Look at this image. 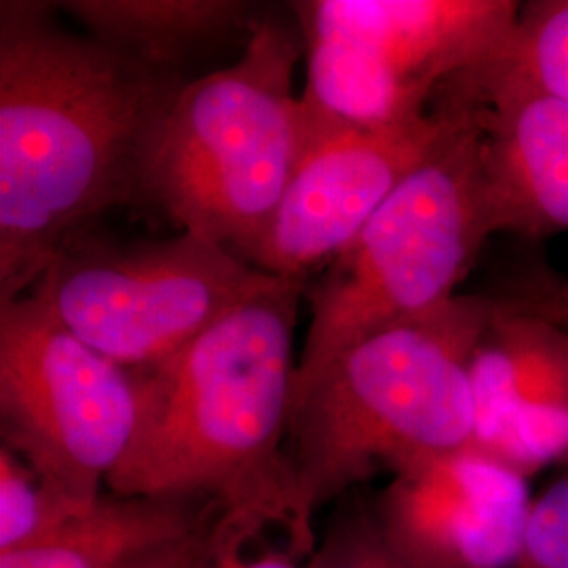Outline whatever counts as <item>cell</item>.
<instances>
[{"mask_svg": "<svg viewBox=\"0 0 568 568\" xmlns=\"http://www.w3.org/2000/svg\"><path fill=\"white\" fill-rule=\"evenodd\" d=\"M0 2V304L114 206L142 203L148 148L182 72Z\"/></svg>", "mask_w": 568, "mask_h": 568, "instance_id": "6da1fadb", "label": "cell"}, {"mask_svg": "<svg viewBox=\"0 0 568 568\" xmlns=\"http://www.w3.org/2000/svg\"><path fill=\"white\" fill-rule=\"evenodd\" d=\"M215 523H211L209 527L201 528L173 544L150 549L142 556H135V558L122 562L121 567L116 568H196Z\"/></svg>", "mask_w": 568, "mask_h": 568, "instance_id": "ffe728a7", "label": "cell"}, {"mask_svg": "<svg viewBox=\"0 0 568 568\" xmlns=\"http://www.w3.org/2000/svg\"><path fill=\"white\" fill-rule=\"evenodd\" d=\"M138 426V394L116 365L61 325L32 293L0 304L2 447L44 485L91 504Z\"/></svg>", "mask_w": 568, "mask_h": 568, "instance_id": "ba28073f", "label": "cell"}, {"mask_svg": "<svg viewBox=\"0 0 568 568\" xmlns=\"http://www.w3.org/2000/svg\"><path fill=\"white\" fill-rule=\"evenodd\" d=\"M490 236L483 131L474 108L471 121L406 178L316 283L307 284L312 318L293 400L352 345L453 300Z\"/></svg>", "mask_w": 568, "mask_h": 568, "instance_id": "5b68a950", "label": "cell"}, {"mask_svg": "<svg viewBox=\"0 0 568 568\" xmlns=\"http://www.w3.org/2000/svg\"><path fill=\"white\" fill-rule=\"evenodd\" d=\"M480 65L568 102V0L520 4L508 42Z\"/></svg>", "mask_w": 568, "mask_h": 568, "instance_id": "9a60e30c", "label": "cell"}, {"mask_svg": "<svg viewBox=\"0 0 568 568\" xmlns=\"http://www.w3.org/2000/svg\"><path fill=\"white\" fill-rule=\"evenodd\" d=\"M445 93L471 103L483 131V180L493 234L568 232V102L476 65Z\"/></svg>", "mask_w": 568, "mask_h": 568, "instance_id": "7c38bea8", "label": "cell"}, {"mask_svg": "<svg viewBox=\"0 0 568 568\" xmlns=\"http://www.w3.org/2000/svg\"><path fill=\"white\" fill-rule=\"evenodd\" d=\"M260 535L262 530L220 516L196 568H307L300 565V558L288 548L251 549L253 539Z\"/></svg>", "mask_w": 568, "mask_h": 568, "instance_id": "d6986e66", "label": "cell"}, {"mask_svg": "<svg viewBox=\"0 0 568 568\" xmlns=\"http://www.w3.org/2000/svg\"><path fill=\"white\" fill-rule=\"evenodd\" d=\"M514 300L568 328V281L567 283H541L535 288H528L525 295H518Z\"/></svg>", "mask_w": 568, "mask_h": 568, "instance_id": "44dd1931", "label": "cell"}, {"mask_svg": "<svg viewBox=\"0 0 568 568\" xmlns=\"http://www.w3.org/2000/svg\"><path fill=\"white\" fill-rule=\"evenodd\" d=\"M58 7L89 37L175 72L204 47L246 34L260 13L241 0H68Z\"/></svg>", "mask_w": 568, "mask_h": 568, "instance_id": "5bb4252c", "label": "cell"}, {"mask_svg": "<svg viewBox=\"0 0 568 568\" xmlns=\"http://www.w3.org/2000/svg\"><path fill=\"white\" fill-rule=\"evenodd\" d=\"M518 568H568V471L532 499Z\"/></svg>", "mask_w": 568, "mask_h": 568, "instance_id": "ac0fdd59", "label": "cell"}, {"mask_svg": "<svg viewBox=\"0 0 568 568\" xmlns=\"http://www.w3.org/2000/svg\"><path fill=\"white\" fill-rule=\"evenodd\" d=\"M471 448L532 478L568 462V328L495 297L469 358Z\"/></svg>", "mask_w": 568, "mask_h": 568, "instance_id": "8fae6325", "label": "cell"}, {"mask_svg": "<svg viewBox=\"0 0 568 568\" xmlns=\"http://www.w3.org/2000/svg\"><path fill=\"white\" fill-rule=\"evenodd\" d=\"M307 568H408L387 548L373 509L339 511L323 541L316 546Z\"/></svg>", "mask_w": 568, "mask_h": 568, "instance_id": "e0dca14e", "label": "cell"}, {"mask_svg": "<svg viewBox=\"0 0 568 568\" xmlns=\"http://www.w3.org/2000/svg\"><path fill=\"white\" fill-rule=\"evenodd\" d=\"M91 504L44 485L11 448L0 447V554L41 539Z\"/></svg>", "mask_w": 568, "mask_h": 568, "instance_id": "2e32d148", "label": "cell"}, {"mask_svg": "<svg viewBox=\"0 0 568 568\" xmlns=\"http://www.w3.org/2000/svg\"><path fill=\"white\" fill-rule=\"evenodd\" d=\"M204 499L100 495L41 539L0 554V568H116L220 518Z\"/></svg>", "mask_w": 568, "mask_h": 568, "instance_id": "4fadbf2b", "label": "cell"}, {"mask_svg": "<svg viewBox=\"0 0 568 568\" xmlns=\"http://www.w3.org/2000/svg\"><path fill=\"white\" fill-rule=\"evenodd\" d=\"M495 297L455 295L352 345L293 400L288 549L316 551L314 514L379 471L471 447L469 358Z\"/></svg>", "mask_w": 568, "mask_h": 568, "instance_id": "3957f363", "label": "cell"}, {"mask_svg": "<svg viewBox=\"0 0 568 568\" xmlns=\"http://www.w3.org/2000/svg\"><path fill=\"white\" fill-rule=\"evenodd\" d=\"M307 283L241 305L154 365L129 368L138 426L110 493L204 499L262 530L288 528L293 333Z\"/></svg>", "mask_w": 568, "mask_h": 568, "instance_id": "7a4b0ae2", "label": "cell"}, {"mask_svg": "<svg viewBox=\"0 0 568 568\" xmlns=\"http://www.w3.org/2000/svg\"><path fill=\"white\" fill-rule=\"evenodd\" d=\"M304 112V152L253 265L307 283L361 234L406 178L471 121L474 105L440 95L426 114L387 124Z\"/></svg>", "mask_w": 568, "mask_h": 568, "instance_id": "9c48e42d", "label": "cell"}, {"mask_svg": "<svg viewBox=\"0 0 568 568\" xmlns=\"http://www.w3.org/2000/svg\"><path fill=\"white\" fill-rule=\"evenodd\" d=\"M528 480L462 448L392 474L371 509L408 568H518L535 499Z\"/></svg>", "mask_w": 568, "mask_h": 568, "instance_id": "30bf717a", "label": "cell"}, {"mask_svg": "<svg viewBox=\"0 0 568 568\" xmlns=\"http://www.w3.org/2000/svg\"><path fill=\"white\" fill-rule=\"evenodd\" d=\"M286 283L194 232L121 244L87 230L61 246L28 293L95 352L140 368Z\"/></svg>", "mask_w": 568, "mask_h": 568, "instance_id": "52a82bcc", "label": "cell"}, {"mask_svg": "<svg viewBox=\"0 0 568 568\" xmlns=\"http://www.w3.org/2000/svg\"><path fill=\"white\" fill-rule=\"evenodd\" d=\"M302 103L321 119L387 124L434 108L450 82L508 42L514 0H305Z\"/></svg>", "mask_w": 568, "mask_h": 568, "instance_id": "8992f818", "label": "cell"}, {"mask_svg": "<svg viewBox=\"0 0 568 568\" xmlns=\"http://www.w3.org/2000/svg\"><path fill=\"white\" fill-rule=\"evenodd\" d=\"M300 60V26L257 13L239 60L183 84L143 164V201L246 264L255 262L304 152Z\"/></svg>", "mask_w": 568, "mask_h": 568, "instance_id": "277c9868", "label": "cell"}]
</instances>
